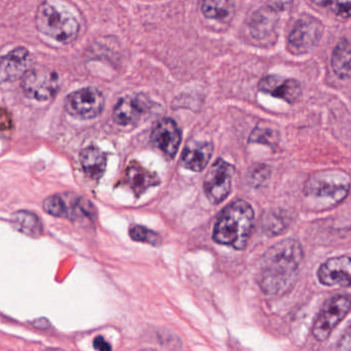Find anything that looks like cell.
<instances>
[{"instance_id": "obj_1", "label": "cell", "mask_w": 351, "mask_h": 351, "mask_svg": "<svg viewBox=\"0 0 351 351\" xmlns=\"http://www.w3.org/2000/svg\"><path fill=\"white\" fill-rule=\"evenodd\" d=\"M303 257L302 247L295 239H284L269 247L261 261V290L267 295H282L290 290L298 276Z\"/></svg>"}, {"instance_id": "obj_2", "label": "cell", "mask_w": 351, "mask_h": 351, "mask_svg": "<svg viewBox=\"0 0 351 351\" xmlns=\"http://www.w3.org/2000/svg\"><path fill=\"white\" fill-rule=\"evenodd\" d=\"M255 222L253 208L245 200L229 204L215 225L213 239L220 245L243 250L251 237Z\"/></svg>"}, {"instance_id": "obj_3", "label": "cell", "mask_w": 351, "mask_h": 351, "mask_svg": "<svg viewBox=\"0 0 351 351\" xmlns=\"http://www.w3.org/2000/svg\"><path fill=\"white\" fill-rule=\"evenodd\" d=\"M350 190V175L343 171L326 170L309 177L304 186V194L311 202H319V206L331 208L348 197Z\"/></svg>"}, {"instance_id": "obj_4", "label": "cell", "mask_w": 351, "mask_h": 351, "mask_svg": "<svg viewBox=\"0 0 351 351\" xmlns=\"http://www.w3.org/2000/svg\"><path fill=\"white\" fill-rule=\"evenodd\" d=\"M35 23L41 33L64 45L72 43L80 32L77 19L67 8L49 1L39 5Z\"/></svg>"}, {"instance_id": "obj_5", "label": "cell", "mask_w": 351, "mask_h": 351, "mask_svg": "<svg viewBox=\"0 0 351 351\" xmlns=\"http://www.w3.org/2000/svg\"><path fill=\"white\" fill-rule=\"evenodd\" d=\"M43 210L51 216L78 220L92 218L94 206L82 196L71 192H66L53 194L45 198L43 202Z\"/></svg>"}, {"instance_id": "obj_6", "label": "cell", "mask_w": 351, "mask_h": 351, "mask_svg": "<svg viewBox=\"0 0 351 351\" xmlns=\"http://www.w3.org/2000/svg\"><path fill=\"white\" fill-rule=\"evenodd\" d=\"M351 311V297L338 295L324 304L313 328V335L317 341H325L336 327Z\"/></svg>"}, {"instance_id": "obj_7", "label": "cell", "mask_w": 351, "mask_h": 351, "mask_svg": "<svg viewBox=\"0 0 351 351\" xmlns=\"http://www.w3.org/2000/svg\"><path fill=\"white\" fill-rule=\"evenodd\" d=\"M23 92L36 101L51 100L59 90V76L51 69H29L22 77Z\"/></svg>"}, {"instance_id": "obj_8", "label": "cell", "mask_w": 351, "mask_h": 351, "mask_svg": "<svg viewBox=\"0 0 351 351\" xmlns=\"http://www.w3.org/2000/svg\"><path fill=\"white\" fill-rule=\"evenodd\" d=\"M104 103V96L100 90L95 88H84L70 94L66 98L64 106L71 117L92 119L101 114Z\"/></svg>"}, {"instance_id": "obj_9", "label": "cell", "mask_w": 351, "mask_h": 351, "mask_svg": "<svg viewBox=\"0 0 351 351\" xmlns=\"http://www.w3.org/2000/svg\"><path fill=\"white\" fill-rule=\"evenodd\" d=\"M324 26L317 19L307 16L297 21L289 36V49L295 55L309 53L323 36Z\"/></svg>"}, {"instance_id": "obj_10", "label": "cell", "mask_w": 351, "mask_h": 351, "mask_svg": "<svg viewBox=\"0 0 351 351\" xmlns=\"http://www.w3.org/2000/svg\"><path fill=\"white\" fill-rule=\"evenodd\" d=\"M234 169L224 160H217L204 178V189L206 197L213 204H221L230 193Z\"/></svg>"}, {"instance_id": "obj_11", "label": "cell", "mask_w": 351, "mask_h": 351, "mask_svg": "<svg viewBox=\"0 0 351 351\" xmlns=\"http://www.w3.org/2000/svg\"><path fill=\"white\" fill-rule=\"evenodd\" d=\"M152 101L144 95L123 97L115 106L113 119L115 123L125 127L137 125L152 110Z\"/></svg>"}, {"instance_id": "obj_12", "label": "cell", "mask_w": 351, "mask_h": 351, "mask_svg": "<svg viewBox=\"0 0 351 351\" xmlns=\"http://www.w3.org/2000/svg\"><path fill=\"white\" fill-rule=\"evenodd\" d=\"M319 282L327 287H351V257L331 258L322 264L317 271Z\"/></svg>"}, {"instance_id": "obj_13", "label": "cell", "mask_w": 351, "mask_h": 351, "mask_svg": "<svg viewBox=\"0 0 351 351\" xmlns=\"http://www.w3.org/2000/svg\"><path fill=\"white\" fill-rule=\"evenodd\" d=\"M258 88L261 92L282 99L289 104H294L302 94V88L298 80L278 75H268L262 78Z\"/></svg>"}, {"instance_id": "obj_14", "label": "cell", "mask_w": 351, "mask_h": 351, "mask_svg": "<svg viewBox=\"0 0 351 351\" xmlns=\"http://www.w3.org/2000/svg\"><path fill=\"white\" fill-rule=\"evenodd\" d=\"M152 141L166 156L174 158L181 144V132L173 119H164L154 128Z\"/></svg>"}, {"instance_id": "obj_15", "label": "cell", "mask_w": 351, "mask_h": 351, "mask_svg": "<svg viewBox=\"0 0 351 351\" xmlns=\"http://www.w3.org/2000/svg\"><path fill=\"white\" fill-rule=\"evenodd\" d=\"M30 53L25 47H16L0 57V84L23 77L29 70Z\"/></svg>"}, {"instance_id": "obj_16", "label": "cell", "mask_w": 351, "mask_h": 351, "mask_svg": "<svg viewBox=\"0 0 351 351\" xmlns=\"http://www.w3.org/2000/svg\"><path fill=\"white\" fill-rule=\"evenodd\" d=\"M125 181L138 197L145 193L150 188L156 187L160 183V179L158 175L150 172L137 162H132L127 167Z\"/></svg>"}, {"instance_id": "obj_17", "label": "cell", "mask_w": 351, "mask_h": 351, "mask_svg": "<svg viewBox=\"0 0 351 351\" xmlns=\"http://www.w3.org/2000/svg\"><path fill=\"white\" fill-rule=\"evenodd\" d=\"M214 146L210 142H191L182 154V166L193 172H202L210 162Z\"/></svg>"}, {"instance_id": "obj_18", "label": "cell", "mask_w": 351, "mask_h": 351, "mask_svg": "<svg viewBox=\"0 0 351 351\" xmlns=\"http://www.w3.org/2000/svg\"><path fill=\"white\" fill-rule=\"evenodd\" d=\"M82 170L90 179L99 180L103 177L107 166L106 154L96 146H90L80 154Z\"/></svg>"}, {"instance_id": "obj_19", "label": "cell", "mask_w": 351, "mask_h": 351, "mask_svg": "<svg viewBox=\"0 0 351 351\" xmlns=\"http://www.w3.org/2000/svg\"><path fill=\"white\" fill-rule=\"evenodd\" d=\"M12 226L19 232L30 237H38L43 234V224L37 215L29 210H18L12 215Z\"/></svg>"}, {"instance_id": "obj_20", "label": "cell", "mask_w": 351, "mask_h": 351, "mask_svg": "<svg viewBox=\"0 0 351 351\" xmlns=\"http://www.w3.org/2000/svg\"><path fill=\"white\" fill-rule=\"evenodd\" d=\"M332 68L336 75L341 80L351 78V43L350 41H340L334 49L331 60Z\"/></svg>"}, {"instance_id": "obj_21", "label": "cell", "mask_w": 351, "mask_h": 351, "mask_svg": "<svg viewBox=\"0 0 351 351\" xmlns=\"http://www.w3.org/2000/svg\"><path fill=\"white\" fill-rule=\"evenodd\" d=\"M202 14L212 20H226L234 10L233 0H202Z\"/></svg>"}, {"instance_id": "obj_22", "label": "cell", "mask_w": 351, "mask_h": 351, "mask_svg": "<svg viewBox=\"0 0 351 351\" xmlns=\"http://www.w3.org/2000/svg\"><path fill=\"white\" fill-rule=\"evenodd\" d=\"M130 237L135 241L149 243L152 245H160L162 243V237L156 231L139 225H135L130 229Z\"/></svg>"}, {"instance_id": "obj_23", "label": "cell", "mask_w": 351, "mask_h": 351, "mask_svg": "<svg viewBox=\"0 0 351 351\" xmlns=\"http://www.w3.org/2000/svg\"><path fill=\"white\" fill-rule=\"evenodd\" d=\"M280 136L278 133L270 128L257 127L250 136V141L255 143L265 144V145L276 146L278 143Z\"/></svg>"}, {"instance_id": "obj_24", "label": "cell", "mask_w": 351, "mask_h": 351, "mask_svg": "<svg viewBox=\"0 0 351 351\" xmlns=\"http://www.w3.org/2000/svg\"><path fill=\"white\" fill-rule=\"evenodd\" d=\"M269 175L270 170L267 166L258 165V166L252 167L251 172L249 173L250 181L253 185H261L269 178Z\"/></svg>"}, {"instance_id": "obj_25", "label": "cell", "mask_w": 351, "mask_h": 351, "mask_svg": "<svg viewBox=\"0 0 351 351\" xmlns=\"http://www.w3.org/2000/svg\"><path fill=\"white\" fill-rule=\"evenodd\" d=\"M330 4L336 16L340 18H350L351 0H332Z\"/></svg>"}, {"instance_id": "obj_26", "label": "cell", "mask_w": 351, "mask_h": 351, "mask_svg": "<svg viewBox=\"0 0 351 351\" xmlns=\"http://www.w3.org/2000/svg\"><path fill=\"white\" fill-rule=\"evenodd\" d=\"M12 125V121L10 113L5 109L0 108V131H8Z\"/></svg>"}, {"instance_id": "obj_27", "label": "cell", "mask_w": 351, "mask_h": 351, "mask_svg": "<svg viewBox=\"0 0 351 351\" xmlns=\"http://www.w3.org/2000/svg\"><path fill=\"white\" fill-rule=\"evenodd\" d=\"M93 346H94L95 350L98 351H112L111 344L103 336H97L95 338Z\"/></svg>"}, {"instance_id": "obj_28", "label": "cell", "mask_w": 351, "mask_h": 351, "mask_svg": "<svg viewBox=\"0 0 351 351\" xmlns=\"http://www.w3.org/2000/svg\"><path fill=\"white\" fill-rule=\"evenodd\" d=\"M32 325L34 326L37 329L41 330H47L51 327V323L47 321L45 317H41V319H35L34 322H32Z\"/></svg>"}, {"instance_id": "obj_29", "label": "cell", "mask_w": 351, "mask_h": 351, "mask_svg": "<svg viewBox=\"0 0 351 351\" xmlns=\"http://www.w3.org/2000/svg\"><path fill=\"white\" fill-rule=\"evenodd\" d=\"M311 1L319 6H327L328 4L331 3L332 0H311Z\"/></svg>"}, {"instance_id": "obj_30", "label": "cell", "mask_w": 351, "mask_h": 351, "mask_svg": "<svg viewBox=\"0 0 351 351\" xmlns=\"http://www.w3.org/2000/svg\"><path fill=\"white\" fill-rule=\"evenodd\" d=\"M142 351H158V350H152V348H145V350H143Z\"/></svg>"}]
</instances>
